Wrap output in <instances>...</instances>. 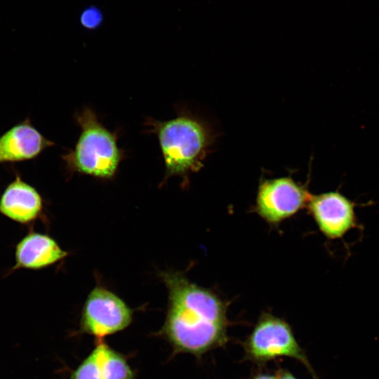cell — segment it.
Listing matches in <instances>:
<instances>
[{"instance_id": "obj_11", "label": "cell", "mask_w": 379, "mask_h": 379, "mask_svg": "<svg viewBox=\"0 0 379 379\" xmlns=\"http://www.w3.org/2000/svg\"><path fill=\"white\" fill-rule=\"evenodd\" d=\"M68 253L48 234L32 232L18 241L15 251V265L19 269L41 270L63 260Z\"/></svg>"}, {"instance_id": "obj_13", "label": "cell", "mask_w": 379, "mask_h": 379, "mask_svg": "<svg viewBox=\"0 0 379 379\" xmlns=\"http://www.w3.org/2000/svg\"><path fill=\"white\" fill-rule=\"evenodd\" d=\"M277 374L279 379H297L293 373L286 369L280 368Z\"/></svg>"}, {"instance_id": "obj_9", "label": "cell", "mask_w": 379, "mask_h": 379, "mask_svg": "<svg viewBox=\"0 0 379 379\" xmlns=\"http://www.w3.org/2000/svg\"><path fill=\"white\" fill-rule=\"evenodd\" d=\"M53 145L27 119L0 137V164L33 159Z\"/></svg>"}, {"instance_id": "obj_6", "label": "cell", "mask_w": 379, "mask_h": 379, "mask_svg": "<svg viewBox=\"0 0 379 379\" xmlns=\"http://www.w3.org/2000/svg\"><path fill=\"white\" fill-rule=\"evenodd\" d=\"M311 195L291 178L264 179L258 186L255 211L266 222L279 223L306 206Z\"/></svg>"}, {"instance_id": "obj_8", "label": "cell", "mask_w": 379, "mask_h": 379, "mask_svg": "<svg viewBox=\"0 0 379 379\" xmlns=\"http://www.w3.org/2000/svg\"><path fill=\"white\" fill-rule=\"evenodd\" d=\"M135 375L124 356L100 340L69 379H135Z\"/></svg>"}, {"instance_id": "obj_3", "label": "cell", "mask_w": 379, "mask_h": 379, "mask_svg": "<svg viewBox=\"0 0 379 379\" xmlns=\"http://www.w3.org/2000/svg\"><path fill=\"white\" fill-rule=\"evenodd\" d=\"M75 119L81 131L74 149L62 157L67 171L102 179L113 178L124 154L118 147L117 133L107 130L91 108L77 112Z\"/></svg>"}, {"instance_id": "obj_12", "label": "cell", "mask_w": 379, "mask_h": 379, "mask_svg": "<svg viewBox=\"0 0 379 379\" xmlns=\"http://www.w3.org/2000/svg\"><path fill=\"white\" fill-rule=\"evenodd\" d=\"M101 21V14L95 8H88L84 11L81 17L82 25L89 29L96 27L100 24Z\"/></svg>"}, {"instance_id": "obj_5", "label": "cell", "mask_w": 379, "mask_h": 379, "mask_svg": "<svg viewBox=\"0 0 379 379\" xmlns=\"http://www.w3.org/2000/svg\"><path fill=\"white\" fill-rule=\"evenodd\" d=\"M133 319V310L117 295L95 287L88 295L79 321V332L93 336L95 341L126 328Z\"/></svg>"}, {"instance_id": "obj_10", "label": "cell", "mask_w": 379, "mask_h": 379, "mask_svg": "<svg viewBox=\"0 0 379 379\" xmlns=\"http://www.w3.org/2000/svg\"><path fill=\"white\" fill-rule=\"evenodd\" d=\"M44 204L39 192L19 175L9 183L0 197V213L11 220L29 224L41 215Z\"/></svg>"}, {"instance_id": "obj_4", "label": "cell", "mask_w": 379, "mask_h": 379, "mask_svg": "<svg viewBox=\"0 0 379 379\" xmlns=\"http://www.w3.org/2000/svg\"><path fill=\"white\" fill-rule=\"evenodd\" d=\"M242 347L244 359L253 364L260 366L277 358L289 357L304 365L312 379H318L291 326L271 313L264 312L260 316Z\"/></svg>"}, {"instance_id": "obj_2", "label": "cell", "mask_w": 379, "mask_h": 379, "mask_svg": "<svg viewBox=\"0 0 379 379\" xmlns=\"http://www.w3.org/2000/svg\"><path fill=\"white\" fill-rule=\"evenodd\" d=\"M145 125L158 138L166 178H186L189 173L202 167L214 139L211 128L202 120L182 112L168 121L149 118Z\"/></svg>"}, {"instance_id": "obj_7", "label": "cell", "mask_w": 379, "mask_h": 379, "mask_svg": "<svg viewBox=\"0 0 379 379\" xmlns=\"http://www.w3.org/2000/svg\"><path fill=\"white\" fill-rule=\"evenodd\" d=\"M357 206L337 190L311 195L307 205L320 232L331 240L362 228L355 211Z\"/></svg>"}, {"instance_id": "obj_14", "label": "cell", "mask_w": 379, "mask_h": 379, "mask_svg": "<svg viewBox=\"0 0 379 379\" xmlns=\"http://www.w3.org/2000/svg\"><path fill=\"white\" fill-rule=\"evenodd\" d=\"M251 379H279L277 374L258 373Z\"/></svg>"}, {"instance_id": "obj_1", "label": "cell", "mask_w": 379, "mask_h": 379, "mask_svg": "<svg viewBox=\"0 0 379 379\" xmlns=\"http://www.w3.org/2000/svg\"><path fill=\"white\" fill-rule=\"evenodd\" d=\"M168 305L159 335L175 353L197 358L229 340L227 305L213 291L190 282L179 272H163Z\"/></svg>"}]
</instances>
